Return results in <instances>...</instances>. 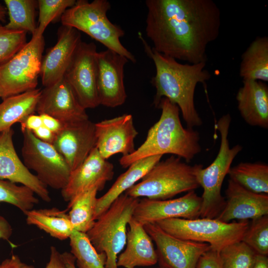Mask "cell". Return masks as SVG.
Wrapping results in <instances>:
<instances>
[{
	"label": "cell",
	"instance_id": "6da1fadb",
	"mask_svg": "<svg viewBox=\"0 0 268 268\" xmlns=\"http://www.w3.org/2000/svg\"><path fill=\"white\" fill-rule=\"evenodd\" d=\"M145 32L157 52L187 62L206 63L208 45L219 34L221 13L212 0H146Z\"/></svg>",
	"mask_w": 268,
	"mask_h": 268
},
{
	"label": "cell",
	"instance_id": "7a4b0ae2",
	"mask_svg": "<svg viewBox=\"0 0 268 268\" xmlns=\"http://www.w3.org/2000/svg\"><path fill=\"white\" fill-rule=\"evenodd\" d=\"M138 35L156 68L155 75L151 81L156 89L154 105L157 107L162 98H166L178 106L188 127L201 126L202 121L195 108L194 95L197 85L199 83L204 84L211 77L210 72L205 69L206 63H179L156 51L145 42L140 33Z\"/></svg>",
	"mask_w": 268,
	"mask_h": 268
},
{
	"label": "cell",
	"instance_id": "3957f363",
	"mask_svg": "<svg viewBox=\"0 0 268 268\" xmlns=\"http://www.w3.org/2000/svg\"><path fill=\"white\" fill-rule=\"evenodd\" d=\"M161 114L158 121L148 130L145 140L132 154L122 156L119 162L124 168L134 162L154 155L170 154L189 163L200 153V134L193 128H184L178 106L162 98L157 106Z\"/></svg>",
	"mask_w": 268,
	"mask_h": 268
},
{
	"label": "cell",
	"instance_id": "277c9868",
	"mask_svg": "<svg viewBox=\"0 0 268 268\" xmlns=\"http://www.w3.org/2000/svg\"><path fill=\"white\" fill-rule=\"evenodd\" d=\"M198 166L190 165L180 157L172 155L157 163L124 194L138 199L165 200L195 190L200 187L196 175Z\"/></svg>",
	"mask_w": 268,
	"mask_h": 268
},
{
	"label": "cell",
	"instance_id": "5b68a950",
	"mask_svg": "<svg viewBox=\"0 0 268 268\" xmlns=\"http://www.w3.org/2000/svg\"><path fill=\"white\" fill-rule=\"evenodd\" d=\"M231 118L229 114L221 117L215 125L221 141L218 154L207 167L198 164L196 175L199 186L203 189L200 217L216 218L222 210L225 199L221 192L223 182L233 160L242 150L237 144L230 148L228 139Z\"/></svg>",
	"mask_w": 268,
	"mask_h": 268
},
{
	"label": "cell",
	"instance_id": "8992f818",
	"mask_svg": "<svg viewBox=\"0 0 268 268\" xmlns=\"http://www.w3.org/2000/svg\"><path fill=\"white\" fill-rule=\"evenodd\" d=\"M111 8L107 0H76L61 17L62 25L82 31L100 42L107 49L125 57L133 63L136 62L134 56L121 43L120 38L125 32L118 25L112 23L107 17Z\"/></svg>",
	"mask_w": 268,
	"mask_h": 268
},
{
	"label": "cell",
	"instance_id": "52a82bcc",
	"mask_svg": "<svg viewBox=\"0 0 268 268\" xmlns=\"http://www.w3.org/2000/svg\"><path fill=\"white\" fill-rule=\"evenodd\" d=\"M139 201L123 194L86 233L96 251L105 255V268H118V256L126 244L127 227Z\"/></svg>",
	"mask_w": 268,
	"mask_h": 268
},
{
	"label": "cell",
	"instance_id": "ba28073f",
	"mask_svg": "<svg viewBox=\"0 0 268 268\" xmlns=\"http://www.w3.org/2000/svg\"><path fill=\"white\" fill-rule=\"evenodd\" d=\"M155 223L175 238L207 243L211 250L219 252L226 246L241 241L250 222L241 220L226 223L215 218L200 217L169 218Z\"/></svg>",
	"mask_w": 268,
	"mask_h": 268
},
{
	"label": "cell",
	"instance_id": "9c48e42d",
	"mask_svg": "<svg viewBox=\"0 0 268 268\" xmlns=\"http://www.w3.org/2000/svg\"><path fill=\"white\" fill-rule=\"evenodd\" d=\"M44 46L43 36H32L13 57L0 64V98L37 88Z\"/></svg>",
	"mask_w": 268,
	"mask_h": 268
},
{
	"label": "cell",
	"instance_id": "30bf717a",
	"mask_svg": "<svg viewBox=\"0 0 268 268\" xmlns=\"http://www.w3.org/2000/svg\"><path fill=\"white\" fill-rule=\"evenodd\" d=\"M21 154L23 163L47 187L62 190L71 171L52 144L39 139L31 131L24 130Z\"/></svg>",
	"mask_w": 268,
	"mask_h": 268
},
{
	"label": "cell",
	"instance_id": "8fae6325",
	"mask_svg": "<svg viewBox=\"0 0 268 268\" xmlns=\"http://www.w3.org/2000/svg\"><path fill=\"white\" fill-rule=\"evenodd\" d=\"M97 52L94 43L81 41L64 76L85 109L99 105L96 82Z\"/></svg>",
	"mask_w": 268,
	"mask_h": 268
},
{
	"label": "cell",
	"instance_id": "7c38bea8",
	"mask_svg": "<svg viewBox=\"0 0 268 268\" xmlns=\"http://www.w3.org/2000/svg\"><path fill=\"white\" fill-rule=\"evenodd\" d=\"M156 245L157 262L165 268H196L201 256L210 249L209 244L175 238L156 223L143 225Z\"/></svg>",
	"mask_w": 268,
	"mask_h": 268
},
{
	"label": "cell",
	"instance_id": "4fadbf2b",
	"mask_svg": "<svg viewBox=\"0 0 268 268\" xmlns=\"http://www.w3.org/2000/svg\"><path fill=\"white\" fill-rule=\"evenodd\" d=\"M128 62L125 57L111 50L97 52L96 82L99 105L115 108L125 102L124 70Z\"/></svg>",
	"mask_w": 268,
	"mask_h": 268
},
{
	"label": "cell",
	"instance_id": "5bb4252c",
	"mask_svg": "<svg viewBox=\"0 0 268 268\" xmlns=\"http://www.w3.org/2000/svg\"><path fill=\"white\" fill-rule=\"evenodd\" d=\"M96 142L95 123L87 118L63 123L52 145L72 171L95 147Z\"/></svg>",
	"mask_w": 268,
	"mask_h": 268
},
{
	"label": "cell",
	"instance_id": "9a60e30c",
	"mask_svg": "<svg viewBox=\"0 0 268 268\" xmlns=\"http://www.w3.org/2000/svg\"><path fill=\"white\" fill-rule=\"evenodd\" d=\"M202 200L195 190L177 199L140 200L133 218L142 225L173 218L188 219L200 217Z\"/></svg>",
	"mask_w": 268,
	"mask_h": 268
},
{
	"label": "cell",
	"instance_id": "2e32d148",
	"mask_svg": "<svg viewBox=\"0 0 268 268\" xmlns=\"http://www.w3.org/2000/svg\"><path fill=\"white\" fill-rule=\"evenodd\" d=\"M96 146L107 160L116 154L129 155L135 150L134 139L138 134L131 114H125L95 123Z\"/></svg>",
	"mask_w": 268,
	"mask_h": 268
},
{
	"label": "cell",
	"instance_id": "e0dca14e",
	"mask_svg": "<svg viewBox=\"0 0 268 268\" xmlns=\"http://www.w3.org/2000/svg\"><path fill=\"white\" fill-rule=\"evenodd\" d=\"M114 174L113 164L103 158L95 147L84 161L71 171L67 185L61 190L62 196L69 203L92 187L96 186L101 191Z\"/></svg>",
	"mask_w": 268,
	"mask_h": 268
},
{
	"label": "cell",
	"instance_id": "ac0fdd59",
	"mask_svg": "<svg viewBox=\"0 0 268 268\" xmlns=\"http://www.w3.org/2000/svg\"><path fill=\"white\" fill-rule=\"evenodd\" d=\"M56 44L43 56L40 76L43 85L51 86L64 78L73 55L81 41L79 31L62 25Z\"/></svg>",
	"mask_w": 268,
	"mask_h": 268
},
{
	"label": "cell",
	"instance_id": "d6986e66",
	"mask_svg": "<svg viewBox=\"0 0 268 268\" xmlns=\"http://www.w3.org/2000/svg\"><path fill=\"white\" fill-rule=\"evenodd\" d=\"M13 131L0 133V179L25 186L45 202L51 201L47 187L25 166L18 156L13 141Z\"/></svg>",
	"mask_w": 268,
	"mask_h": 268
},
{
	"label": "cell",
	"instance_id": "ffe728a7",
	"mask_svg": "<svg viewBox=\"0 0 268 268\" xmlns=\"http://www.w3.org/2000/svg\"><path fill=\"white\" fill-rule=\"evenodd\" d=\"M225 204L215 218L223 222L253 220L268 215V194L250 191L229 179Z\"/></svg>",
	"mask_w": 268,
	"mask_h": 268
},
{
	"label": "cell",
	"instance_id": "44dd1931",
	"mask_svg": "<svg viewBox=\"0 0 268 268\" xmlns=\"http://www.w3.org/2000/svg\"><path fill=\"white\" fill-rule=\"evenodd\" d=\"M36 112L56 118L62 123L89 118L64 78L42 90Z\"/></svg>",
	"mask_w": 268,
	"mask_h": 268
},
{
	"label": "cell",
	"instance_id": "7402d4cb",
	"mask_svg": "<svg viewBox=\"0 0 268 268\" xmlns=\"http://www.w3.org/2000/svg\"><path fill=\"white\" fill-rule=\"evenodd\" d=\"M128 227L126 248L118 256V267L136 268L156 264L157 263L156 250L143 225L132 217Z\"/></svg>",
	"mask_w": 268,
	"mask_h": 268
},
{
	"label": "cell",
	"instance_id": "603a6c76",
	"mask_svg": "<svg viewBox=\"0 0 268 268\" xmlns=\"http://www.w3.org/2000/svg\"><path fill=\"white\" fill-rule=\"evenodd\" d=\"M236 94L238 109L249 125L268 128V86L257 80L243 81Z\"/></svg>",
	"mask_w": 268,
	"mask_h": 268
},
{
	"label": "cell",
	"instance_id": "cb8c5ba5",
	"mask_svg": "<svg viewBox=\"0 0 268 268\" xmlns=\"http://www.w3.org/2000/svg\"><path fill=\"white\" fill-rule=\"evenodd\" d=\"M162 155L147 157L132 163L128 169L117 179L108 191L102 197L97 198L94 210L95 221L106 211L112 203L120 196L140 180L157 163Z\"/></svg>",
	"mask_w": 268,
	"mask_h": 268
},
{
	"label": "cell",
	"instance_id": "d4e9b609",
	"mask_svg": "<svg viewBox=\"0 0 268 268\" xmlns=\"http://www.w3.org/2000/svg\"><path fill=\"white\" fill-rule=\"evenodd\" d=\"M67 211L56 207L32 209L24 214L27 224L37 227L54 238L64 240L69 238L74 230Z\"/></svg>",
	"mask_w": 268,
	"mask_h": 268
},
{
	"label": "cell",
	"instance_id": "484cf974",
	"mask_svg": "<svg viewBox=\"0 0 268 268\" xmlns=\"http://www.w3.org/2000/svg\"><path fill=\"white\" fill-rule=\"evenodd\" d=\"M41 91L36 88L3 99L0 103V133L34 114Z\"/></svg>",
	"mask_w": 268,
	"mask_h": 268
},
{
	"label": "cell",
	"instance_id": "4316f807",
	"mask_svg": "<svg viewBox=\"0 0 268 268\" xmlns=\"http://www.w3.org/2000/svg\"><path fill=\"white\" fill-rule=\"evenodd\" d=\"M239 74L243 81H268V37H256L241 56Z\"/></svg>",
	"mask_w": 268,
	"mask_h": 268
},
{
	"label": "cell",
	"instance_id": "83f0119b",
	"mask_svg": "<svg viewBox=\"0 0 268 268\" xmlns=\"http://www.w3.org/2000/svg\"><path fill=\"white\" fill-rule=\"evenodd\" d=\"M230 180L254 193L268 194V165L262 163L241 162L231 167Z\"/></svg>",
	"mask_w": 268,
	"mask_h": 268
},
{
	"label": "cell",
	"instance_id": "f1b7e54d",
	"mask_svg": "<svg viewBox=\"0 0 268 268\" xmlns=\"http://www.w3.org/2000/svg\"><path fill=\"white\" fill-rule=\"evenodd\" d=\"M99 189L93 186L77 196L67 204L69 217L74 230L86 234L92 227Z\"/></svg>",
	"mask_w": 268,
	"mask_h": 268
},
{
	"label": "cell",
	"instance_id": "f546056e",
	"mask_svg": "<svg viewBox=\"0 0 268 268\" xmlns=\"http://www.w3.org/2000/svg\"><path fill=\"white\" fill-rule=\"evenodd\" d=\"M8 22L4 25L10 30L23 31L32 35L36 31V8L35 0H4Z\"/></svg>",
	"mask_w": 268,
	"mask_h": 268
},
{
	"label": "cell",
	"instance_id": "4dcf8cb0",
	"mask_svg": "<svg viewBox=\"0 0 268 268\" xmlns=\"http://www.w3.org/2000/svg\"><path fill=\"white\" fill-rule=\"evenodd\" d=\"M69 239L76 268H105V255L96 251L86 234L74 230Z\"/></svg>",
	"mask_w": 268,
	"mask_h": 268
},
{
	"label": "cell",
	"instance_id": "1f68e13d",
	"mask_svg": "<svg viewBox=\"0 0 268 268\" xmlns=\"http://www.w3.org/2000/svg\"><path fill=\"white\" fill-rule=\"evenodd\" d=\"M0 202L10 204L24 214L33 209L35 205L38 203L39 200L28 187L0 179Z\"/></svg>",
	"mask_w": 268,
	"mask_h": 268
},
{
	"label": "cell",
	"instance_id": "d6a6232c",
	"mask_svg": "<svg viewBox=\"0 0 268 268\" xmlns=\"http://www.w3.org/2000/svg\"><path fill=\"white\" fill-rule=\"evenodd\" d=\"M219 254L223 268H253L257 255L242 241L226 246Z\"/></svg>",
	"mask_w": 268,
	"mask_h": 268
},
{
	"label": "cell",
	"instance_id": "836d02e7",
	"mask_svg": "<svg viewBox=\"0 0 268 268\" xmlns=\"http://www.w3.org/2000/svg\"><path fill=\"white\" fill-rule=\"evenodd\" d=\"M39 18L37 28L32 36H42L48 25L60 18L67 9L72 7L75 0H38Z\"/></svg>",
	"mask_w": 268,
	"mask_h": 268
},
{
	"label": "cell",
	"instance_id": "e575fe53",
	"mask_svg": "<svg viewBox=\"0 0 268 268\" xmlns=\"http://www.w3.org/2000/svg\"><path fill=\"white\" fill-rule=\"evenodd\" d=\"M257 254L268 255V215L252 220L241 240Z\"/></svg>",
	"mask_w": 268,
	"mask_h": 268
},
{
	"label": "cell",
	"instance_id": "d590c367",
	"mask_svg": "<svg viewBox=\"0 0 268 268\" xmlns=\"http://www.w3.org/2000/svg\"><path fill=\"white\" fill-rule=\"evenodd\" d=\"M27 33L8 29L0 24V64L13 57L27 43Z\"/></svg>",
	"mask_w": 268,
	"mask_h": 268
},
{
	"label": "cell",
	"instance_id": "8d00e7d4",
	"mask_svg": "<svg viewBox=\"0 0 268 268\" xmlns=\"http://www.w3.org/2000/svg\"><path fill=\"white\" fill-rule=\"evenodd\" d=\"M196 268H223L219 252L209 250L200 258Z\"/></svg>",
	"mask_w": 268,
	"mask_h": 268
},
{
	"label": "cell",
	"instance_id": "74e56055",
	"mask_svg": "<svg viewBox=\"0 0 268 268\" xmlns=\"http://www.w3.org/2000/svg\"><path fill=\"white\" fill-rule=\"evenodd\" d=\"M45 268H67L62 254L55 246L50 247L49 260Z\"/></svg>",
	"mask_w": 268,
	"mask_h": 268
},
{
	"label": "cell",
	"instance_id": "f35d334b",
	"mask_svg": "<svg viewBox=\"0 0 268 268\" xmlns=\"http://www.w3.org/2000/svg\"><path fill=\"white\" fill-rule=\"evenodd\" d=\"M20 123L21 131L27 130L33 132L43 126L42 118L39 114H31Z\"/></svg>",
	"mask_w": 268,
	"mask_h": 268
},
{
	"label": "cell",
	"instance_id": "ab89813d",
	"mask_svg": "<svg viewBox=\"0 0 268 268\" xmlns=\"http://www.w3.org/2000/svg\"><path fill=\"white\" fill-rule=\"evenodd\" d=\"M0 268H35L32 265L22 262L19 257L12 254L10 257L4 260L0 264Z\"/></svg>",
	"mask_w": 268,
	"mask_h": 268
},
{
	"label": "cell",
	"instance_id": "60d3db41",
	"mask_svg": "<svg viewBox=\"0 0 268 268\" xmlns=\"http://www.w3.org/2000/svg\"><path fill=\"white\" fill-rule=\"evenodd\" d=\"M43 125L55 134L58 133L63 127V123L51 116L46 114H40Z\"/></svg>",
	"mask_w": 268,
	"mask_h": 268
},
{
	"label": "cell",
	"instance_id": "b9f144b4",
	"mask_svg": "<svg viewBox=\"0 0 268 268\" xmlns=\"http://www.w3.org/2000/svg\"><path fill=\"white\" fill-rule=\"evenodd\" d=\"M32 132L39 139L51 144L55 137V134L44 126Z\"/></svg>",
	"mask_w": 268,
	"mask_h": 268
},
{
	"label": "cell",
	"instance_id": "7bdbcfd3",
	"mask_svg": "<svg viewBox=\"0 0 268 268\" xmlns=\"http://www.w3.org/2000/svg\"><path fill=\"white\" fill-rule=\"evenodd\" d=\"M12 233V228L9 222L0 215V239L8 240Z\"/></svg>",
	"mask_w": 268,
	"mask_h": 268
},
{
	"label": "cell",
	"instance_id": "ee69618b",
	"mask_svg": "<svg viewBox=\"0 0 268 268\" xmlns=\"http://www.w3.org/2000/svg\"><path fill=\"white\" fill-rule=\"evenodd\" d=\"M253 268H268V257L257 254Z\"/></svg>",
	"mask_w": 268,
	"mask_h": 268
},
{
	"label": "cell",
	"instance_id": "f6af8a7d",
	"mask_svg": "<svg viewBox=\"0 0 268 268\" xmlns=\"http://www.w3.org/2000/svg\"><path fill=\"white\" fill-rule=\"evenodd\" d=\"M62 254L67 268H76L75 258L70 253L65 252Z\"/></svg>",
	"mask_w": 268,
	"mask_h": 268
},
{
	"label": "cell",
	"instance_id": "bcb514c9",
	"mask_svg": "<svg viewBox=\"0 0 268 268\" xmlns=\"http://www.w3.org/2000/svg\"><path fill=\"white\" fill-rule=\"evenodd\" d=\"M7 14V12L5 6L0 4V21L4 22L6 21Z\"/></svg>",
	"mask_w": 268,
	"mask_h": 268
},
{
	"label": "cell",
	"instance_id": "7dc6e473",
	"mask_svg": "<svg viewBox=\"0 0 268 268\" xmlns=\"http://www.w3.org/2000/svg\"><path fill=\"white\" fill-rule=\"evenodd\" d=\"M163 268V267H159V268Z\"/></svg>",
	"mask_w": 268,
	"mask_h": 268
}]
</instances>
